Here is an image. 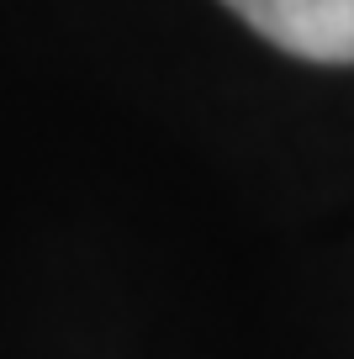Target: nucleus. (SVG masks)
<instances>
[{
  "mask_svg": "<svg viewBox=\"0 0 354 359\" xmlns=\"http://www.w3.org/2000/svg\"><path fill=\"white\" fill-rule=\"evenodd\" d=\"M259 37L312 64H354V0H222Z\"/></svg>",
  "mask_w": 354,
  "mask_h": 359,
  "instance_id": "1",
  "label": "nucleus"
}]
</instances>
